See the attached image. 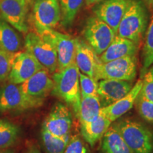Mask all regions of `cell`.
<instances>
[{
	"instance_id": "cell-17",
	"label": "cell",
	"mask_w": 153,
	"mask_h": 153,
	"mask_svg": "<svg viewBox=\"0 0 153 153\" xmlns=\"http://www.w3.org/2000/svg\"><path fill=\"white\" fill-rule=\"evenodd\" d=\"M75 45L74 62L76 66L82 73L94 77L97 65L101 62L97 53L87 42L79 38H75Z\"/></svg>"
},
{
	"instance_id": "cell-24",
	"label": "cell",
	"mask_w": 153,
	"mask_h": 153,
	"mask_svg": "<svg viewBox=\"0 0 153 153\" xmlns=\"http://www.w3.org/2000/svg\"><path fill=\"white\" fill-rule=\"evenodd\" d=\"M42 141L47 153H63L70 139V135L57 137L42 128Z\"/></svg>"
},
{
	"instance_id": "cell-13",
	"label": "cell",
	"mask_w": 153,
	"mask_h": 153,
	"mask_svg": "<svg viewBox=\"0 0 153 153\" xmlns=\"http://www.w3.org/2000/svg\"><path fill=\"white\" fill-rule=\"evenodd\" d=\"M72 115L66 105L57 103L43 124V128L57 137L70 135L72 126Z\"/></svg>"
},
{
	"instance_id": "cell-2",
	"label": "cell",
	"mask_w": 153,
	"mask_h": 153,
	"mask_svg": "<svg viewBox=\"0 0 153 153\" xmlns=\"http://www.w3.org/2000/svg\"><path fill=\"white\" fill-rule=\"evenodd\" d=\"M115 126L132 153H153V131L148 127L130 118L119 120Z\"/></svg>"
},
{
	"instance_id": "cell-35",
	"label": "cell",
	"mask_w": 153,
	"mask_h": 153,
	"mask_svg": "<svg viewBox=\"0 0 153 153\" xmlns=\"http://www.w3.org/2000/svg\"><path fill=\"white\" fill-rule=\"evenodd\" d=\"M0 153H14V151L10 149H0Z\"/></svg>"
},
{
	"instance_id": "cell-29",
	"label": "cell",
	"mask_w": 153,
	"mask_h": 153,
	"mask_svg": "<svg viewBox=\"0 0 153 153\" xmlns=\"http://www.w3.org/2000/svg\"><path fill=\"white\" fill-rule=\"evenodd\" d=\"M144 72L140 93L153 102V65Z\"/></svg>"
},
{
	"instance_id": "cell-30",
	"label": "cell",
	"mask_w": 153,
	"mask_h": 153,
	"mask_svg": "<svg viewBox=\"0 0 153 153\" xmlns=\"http://www.w3.org/2000/svg\"><path fill=\"white\" fill-rule=\"evenodd\" d=\"M63 153H90V151L87 143L79 135H74L70 137Z\"/></svg>"
},
{
	"instance_id": "cell-20",
	"label": "cell",
	"mask_w": 153,
	"mask_h": 153,
	"mask_svg": "<svg viewBox=\"0 0 153 153\" xmlns=\"http://www.w3.org/2000/svg\"><path fill=\"white\" fill-rule=\"evenodd\" d=\"M101 149L103 153H132L115 124L110 126L102 137Z\"/></svg>"
},
{
	"instance_id": "cell-4",
	"label": "cell",
	"mask_w": 153,
	"mask_h": 153,
	"mask_svg": "<svg viewBox=\"0 0 153 153\" xmlns=\"http://www.w3.org/2000/svg\"><path fill=\"white\" fill-rule=\"evenodd\" d=\"M25 48L50 73L57 71L58 62L56 50L46 36L29 32L25 37Z\"/></svg>"
},
{
	"instance_id": "cell-27",
	"label": "cell",
	"mask_w": 153,
	"mask_h": 153,
	"mask_svg": "<svg viewBox=\"0 0 153 153\" xmlns=\"http://www.w3.org/2000/svg\"><path fill=\"white\" fill-rule=\"evenodd\" d=\"M140 116L149 123H153V102L146 99L140 91L135 102Z\"/></svg>"
},
{
	"instance_id": "cell-5",
	"label": "cell",
	"mask_w": 153,
	"mask_h": 153,
	"mask_svg": "<svg viewBox=\"0 0 153 153\" xmlns=\"http://www.w3.org/2000/svg\"><path fill=\"white\" fill-rule=\"evenodd\" d=\"M137 74L135 56L118 58L107 62H99L94 72V79H118L133 82Z\"/></svg>"
},
{
	"instance_id": "cell-18",
	"label": "cell",
	"mask_w": 153,
	"mask_h": 153,
	"mask_svg": "<svg viewBox=\"0 0 153 153\" xmlns=\"http://www.w3.org/2000/svg\"><path fill=\"white\" fill-rule=\"evenodd\" d=\"M138 45L127 38L116 35L114 39L102 54L100 55L101 62H107L122 57L135 56Z\"/></svg>"
},
{
	"instance_id": "cell-33",
	"label": "cell",
	"mask_w": 153,
	"mask_h": 153,
	"mask_svg": "<svg viewBox=\"0 0 153 153\" xmlns=\"http://www.w3.org/2000/svg\"><path fill=\"white\" fill-rule=\"evenodd\" d=\"M27 153H43L35 146H31L28 148Z\"/></svg>"
},
{
	"instance_id": "cell-34",
	"label": "cell",
	"mask_w": 153,
	"mask_h": 153,
	"mask_svg": "<svg viewBox=\"0 0 153 153\" xmlns=\"http://www.w3.org/2000/svg\"><path fill=\"white\" fill-rule=\"evenodd\" d=\"M149 8L153 9V0H143Z\"/></svg>"
},
{
	"instance_id": "cell-25",
	"label": "cell",
	"mask_w": 153,
	"mask_h": 153,
	"mask_svg": "<svg viewBox=\"0 0 153 153\" xmlns=\"http://www.w3.org/2000/svg\"><path fill=\"white\" fill-rule=\"evenodd\" d=\"M19 135L16 124L5 119H0V149H7L15 144Z\"/></svg>"
},
{
	"instance_id": "cell-32",
	"label": "cell",
	"mask_w": 153,
	"mask_h": 153,
	"mask_svg": "<svg viewBox=\"0 0 153 153\" xmlns=\"http://www.w3.org/2000/svg\"><path fill=\"white\" fill-rule=\"evenodd\" d=\"M103 1H104V0H85V2L88 7H91V6L97 4H99Z\"/></svg>"
},
{
	"instance_id": "cell-21",
	"label": "cell",
	"mask_w": 153,
	"mask_h": 153,
	"mask_svg": "<svg viewBox=\"0 0 153 153\" xmlns=\"http://www.w3.org/2000/svg\"><path fill=\"white\" fill-rule=\"evenodd\" d=\"M20 48L21 39L16 30L5 21H0V48L14 54Z\"/></svg>"
},
{
	"instance_id": "cell-28",
	"label": "cell",
	"mask_w": 153,
	"mask_h": 153,
	"mask_svg": "<svg viewBox=\"0 0 153 153\" xmlns=\"http://www.w3.org/2000/svg\"><path fill=\"white\" fill-rule=\"evenodd\" d=\"M79 83L81 97L97 94L98 83L94 77L81 73L79 72Z\"/></svg>"
},
{
	"instance_id": "cell-15",
	"label": "cell",
	"mask_w": 153,
	"mask_h": 153,
	"mask_svg": "<svg viewBox=\"0 0 153 153\" xmlns=\"http://www.w3.org/2000/svg\"><path fill=\"white\" fill-rule=\"evenodd\" d=\"M133 82L118 79H101L98 83L97 95L102 107L108 106L123 98L131 91Z\"/></svg>"
},
{
	"instance_id": "cell-1",
	"label": "cell",
	"mask_w": 153,
	"mask_h": 153,
	"mask_svg": "<svg viewBox=\"0 0 153 153\" xmlns=\"http://www.w3.org/2000/svg\"><path fill=\"white\" fill-rule=\"evenodd\" d=\"M79 74V68L74 62L62 70H57L52 77L54 82L53 94L71 105L75 115L77 114L81 101Z\"/></svg>"
},
{
	"instance_id": "cell-19",
	"label": "cell",
	"mask_w": 153,
	"mask_h": 153,
	"mask_svg": "<svg viewBox=\"0 0 153 153\" xmlns=\"http://www.w3.org/2000/svg\"><path fill=\"white\" fill-rule=\"evenodd\" d=\"M111 123L101 113L91 120L81 123V133L83 139L91 147L94 146L96 143L102 138Z\"/></svg>"
},
{
	"instance_id": "cell-3",
	"label": "cell",
	"mask_w": 153,
	"mask_h": 153,
	"mask_svg": "<svg viewBox=\"0 0 153 153\" xmlns=\"http://www.w3.org/2000/svg\"><path fill=\"white\" fill-rule=\"evenodd\" d=\"M148 14L142 2L131 0L118 26L116 35L139 45L147 29Z\"/></svg>"
},
{
	"instance_id": "cell-14",
	"label": "cell",
	"mask_w": 153,
	"mask_h": 153,
	"mask_svg": "<svg viewBox=\"0 0 153 153\" xmlns=\"http://www.w3.org/2000/svg\"><path fill=\"white\" fill-rule=\"evenodd\" d=\"M131 0H104L94 9V13L117 34L118 26Z\"/></svg>"
},
{
	"instance_id": "cell-12",
	"label": "cell",
	"mask_w": 153,
	"mask_h": 153,
	"mask_svg": "<svg viewBox=\"0 0 153 153\" xmlns=\"http://www.w3.org/2000/svg\"><path fill=\"white\" fill-rule=\"evenodd\" d=\"M30 0H0V15L1 18L23 33H27L26 23L28 4Z\"/></svg>"
},
{
	"instance_id": "cell-23",
	"label": "cell",
	"mask_w": 153,
	"mask_h": 153,
	"mask_svg": "<svg viewBox=\"0 0 153 153\" xmlns=\"http://www.w3.org/2000/svg\"><path fill=\"white\" fill-rule=\"evenodd\" d=\"M61 11L60 23L65 27L72 26L85 0H58Z\"/></svg>"
},
{
	"instance_id": "cell-11",
	"label": "cell",
	"mask_w": 153,
	"mask_h": 153,
	"mask_svg": "<svg viewBox=\"0 0 153 153\" xmlns=\"http://www.w3.org/2000/svg\"><path fill=\"white\" fill-rule=\"evenodd\" d=\"M38 34H43L48 38L54 45L57 55V70H62L74 62L75 38L53 29L45 30Z\"/></svg>"
},
{
	"instance_id": "cell-26",
	"label": "cell",
	"mask_w": 153,
	"mask_h": 153,
	"mask_svg": "<svg viewBox=\"0 0 153 153\" xmlns=\"http://www.w3.org/2000/svg\"><path fill=\"white\" fill-rule=\"evenodd\" d=\"M153 65V16L145 32V42L143 48V70Z\"/></svg>"
},
{
	"instance_id": "cell-22",
	"label": "cell",
	"mask_w": 153,
	"mask_h": 153,
	"mask_svg": "<svg viewBox=\"0 0 153 153\" xmlns=\"http://www.w3.org/2000/svg\"><path fill=\"white\" fill-rule=\"evenodd\" d=\"M101 108L102 106L97 94L81 97L79 108L76 116L81 123L89 121L100 114Z\"/></svg>"
},
{
	"instance_id": "cell-7",
	"label": "cell",
	"mask_w": 153,
	"mask_h": 153,
	"mask_svg": "<svg viewBox=\"0 0 153 153\" xmlns=\"http://www.w3.org/2000/svg\"><path fill=\"white\" fill-rule=\"evenodd\" d=\"M31 18L38 33L53 29L61 20L58 0H36L32 9Z\"/></svg>"
},
{
	"instance_id": "cell-16",
	"label": "cell",
	"mask_w": 153,
	"mask_h": 153,
	"mask_svg": "<svg viewBox=\"0 0 153 153\" xmlns=\"http://www.w3.org/2000/svg\"><path fill=\"white\" fill-rule=\"evenodd\" d=\"M142 88V80L139 79L132 87L131 91L123 98L118 99L108 106L102 107L100 113L111 122L118 120L123 115L128 112L135 105L137 95Z\"/></svg>"
},
{
	"instance_id": "cell-6",
	"label": "cell",
	"mask_w": 153,
	"mask_h": 153,
	"mask_svg": "<svg viewBox=\"0 0 153 153\" xmlns=\"http://www.w3.org/2000/svg\"><path fill=\"white\" fill-rule=\"evenodd\" d=\"M83 33L87 43L97 55L102 54L116 36L108 24L96 16L87 19Z\"/></svg>"
},
{
	"instance_id": "cell-9",
	"label": "cell",
	"mask_w": 153,
	"mask_h": 153,
	"mask_svg": "<svg viewBox=\"0 0 153 153\" xmlns=\"http://www.w3.org/2000/svg\"><path fill=\"white\" fill-rule=\"evenodd\" d=\"M46 69L43 68L30 76L29 79L19 85L21 89L38 106L43 104L44 99L53 91L54 82Z\"/></svg>"
},
{
	"instance_id": "cell-8",
	"label": "cell",
	"mask_w": 153,
	"mask_h": 153,
	"mask_svg": "<svg viewBox=\"0 0 153 153\" xmlns=\"http://www.w3.org/2000/svg\"><path fill=\"white\" fill-rule=\"evenodd\" d=\"M39 107L25 95L19 85L7 84L0 89V112L24 111Z\"/></svg>"
},
{
	"instance_id": "cell-10",
	"label": "cell",
	"mask_w": 153,
	"mask_h": 153,
	"mask_svg": "<svg viewBox=\"0 0 153 153\" xmlns=\"http://www.w3.org/2000/svg\"><path fill=\"white\" fill-rule=\"evenodd\" d=\"M43 68L35 57L27 51H18L13 54L8 79L11 83L21 85Z\"/></svg>"
},
{
	"instance_id": "cell-31",
	"label": "cell",
	"mask_w": 153,
	"mask_h": 153,
	"mask_svg": "<svg viewBox=\"0 0 153 153\" xmlns=\"http://www.w3.org/2000/svg\"><path fill=\"white\" fill-rule=\"evenodd\" d=\"M13 54L0 48V82L8 79Z\"/></svg>"
}]
</instances>
